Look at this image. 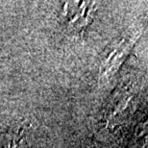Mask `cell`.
I'll list each match as a JSON object with an SVG mask.
<instances>
[{
  "mask_svg": "<svg viewBox=\"0 0 148 148\" xmlns=\"http://www.w3.org/2000/svg\"><path fill=\"white\" fill-rule=\"evenodd\" d=\"M21 134H7L0 138V148H23Z\"/></svg>",
  "mask_w": 148,
  "mask_h": 148,
  "instance_id": "1",
  "label": "cell"
}]
</instances>
